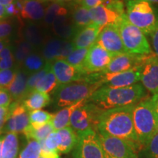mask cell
I'll use <instances>...</instances> for the list:
<instances>
[{
    "label": "cell",
    "instance_id": "cell-1",
    "mask_svg": "<svg viewBox=\"0 0 158 158\" xmlns=\"http://www.w3.org/2000/svg\"><path fill=\"white\" fill-rule=\"evenodd\" d=\"M134 106L135 104L104 110L100 116L97 132L123 139L139 152L141 147L133 120Z\"/></svg>",
    "mask_w": 158,
    "mask_h": 158
},
{
    "label": "cell",
    "instance_id": "cell-2",
    "mask_svg": "<svg viewBox=\"0 0 158 158\" xmlns=\"http://www.w3.org/2000/svg\"><path fill=\"white\" fill-rule=\"evenodd\" d=\"M146 95L145 88L141 84L120 88L102 86L87 99V101L102 110H106L136 104Z\"/></svg>",
    "mask_w": 158,
    "mask_h": 158
},
{
    "label": "cell",
    "instance_id": "cell-3",
    "mask_svg": "<svg viewBox=\"0 0 158 158\" xmlns=\"http://www.w3.org/2000/svg\"><path fill=\"white\" fill-rule=\"evenodd\" d=\"M133 120L138 142L142 149L158 130V118L152 98L143 99L135 104Z\"/></svg>",
    "mask_w": 158,
    "mask_h": 158
},
{
    "label": "cell",
    "instance_id": "cell-4",
    "mask_svg": "<svg viewBox=\"0 0 158 158\" xmlns=\"http://www.w3.org/2000/svg\"><path fill=\"white\" fill-rule=\"evenodd\" d=\"M99 83L92 84L76 81L58 85L53 92V103L56 108H64L82 100H87L97 89L101 87Z\"/></svg>",
    "mask_w": 158,
    "mask_h": 158
},
{
    "label": "cell",
    "instance_id": "cell-5",
    "mask_svg": "<svg viewBox=\"0 0 158 158\" xmlns=\"http://www.w3.org/2000/svg\"><path fill=\"white\" fill-rule=\"evenodd\" d=\"M126 16L132 24L150 35L158 26V15L151 3L143 0H127Z\"/></svg>",
    "mask_w": 158,
    "mask_h": 158
},
{
    "label": "cell",
    "instance_id": "cell-6",
    "mask_svg": "<svg viewBox=\"0 0 158 158\" xmlns=\"http://www.w3.org/2000/svg\"><path fill=\"white\" fill-rule=\"evenodd\" d=\"M116 26L128 54L147 55L152 53L145 35L128 21L126 13Z\"/></svg>",
    "mask_w": 158,
    "mask_h": 158
},
{
    "label": "cell",
    "instance_id": "cell-7",
    "mask_svg": "<svg viewBox=\"0 0 158 158\" xmlns=\"http://www.w3.org/2000/svg\"><path fill=\"white\" fill-rule=\"evenodd\" d=\"M102 110L92 102H86L76 108L70 118V127L77 133L89 130L97 131Z\"/></svg>",
    "mask_w": 158,
    "mask_h": 158
},
{
    "label": "cell",
    "instance_id": "cell-8",
    "mask_svg": "<svg viewBox=\"0 0 158 158\" xmlns=\"http://www.w3.org/2000/svg\"><path fill=\"white\" fill-rule=\"evenodd\" d=\"M92 23L103 28L108 25L117 24L125 14L122 0H106L102 5L89 10Z\"/></svg>",
    "mask_w": 158,
    "mask_h": 158
},
{
    "label": "cell",
    "instance_id": "cell-9",
    "mask_svg": "<svg viewBox=\"0 0 158 158\" xmlns=\"http://www.w3.org/2000/svg\"><path fill=\"white\" fill-rule=\"evenodd\" d=\"M78 134V141L73 151V158H104L97 131L89 130Z\"/></svg>",
    "mask_w": 158,
    "mask_h": 158
},
{
    "label": "cell",
    "instance_id": "cell-10",
    "mask_svg": "<svg viewBox=\"0 0 158 158\" xmlns=\"http://www.w3.org/2000/svg\"><path fill=\"white\" fill-rule=\"evenodd\" d=\"M98 134L104 158H138V152L127 141L114 136Z\"/></svg>",
    "mask_w": 158,
    "mask_h": 158
},
{
    "label": "cell",
    "instance_id": "cell-11",
    "mask_svg": "<svg viewBox=\"0 0 158 158\" xmlns=\"http://www.w3.org/2000/svg\"><path fill=\"white\" fill-rule=\"evenodd\" d=\"M115 56L116 54L108 52L98 43H94L89 48L83 70L86 74L102 72L107 68Z\"/></svg>",
    "mask_w": 158,
    "mask_h": 158
},
{
    "label": "cell",
    "instance_id": "cell-12",
    "mask_svg": "<svg viewBox=\"0 0 158 158\" xmlns=\"http://www.w3.org/2000/svg\"><path fill=\"white\" fill-rule=\"evenodd\" d=\"M9 107L10 114L4 125L2 133H23L30 125L29 111L21 102L14 101Z\"/></svg>",
    "mask_w": 158,
    "mask_h": 158
},
{
    "label": "cell",
    "instance_id": "cell-13",
    "mask_svg": "<svg viewBox=\"0 0 158 158\" xmlns=\"http://www.w3.org/2000/svg\"><path fill=\"white\" fill-rule=\"evenodd\" d=\"M95 43L112 54L116 55L128 54L124 48L121 35L116 24L108 25L103 27L99 34Z\"/></svg>",
    "mask_w": 158,
    "mask_h": 158
},
{
    "label": "cell",
    "instance_id": "cell-14",
    "mask_svg": "<svg viewBox=\"0 0 158 158\" xmlns=\"http://www.w3.org/2000/svg\"><path fill=\"white\" fill-rule=\"evenodd\" d=\"M41 55L47 62L52 63L59 59H65L74 51L72 42L62 39L47 40L43 46Z\"/></svg>",
    "mask_w": 158,
    "mask_h": 158
},
{
    "label": "cell",
    "instance_id": "cell-15",
    "mask_svg": "<svg viewBox=\"0 0 158 158\" xmlns=\"http://www.w3.org/2000/svg\"><path fill=\"white\" fill-rule=\"evenodd\" d=\"M150 54L141 55L134 54H122L115 56L110 64L102 73H116L124 72L131 69L141 67L149 58Z\"/></svg>",
    "mask_w": 158,
    "mask_h": 158
},
{
    "label": "cell",
    "instance_id": "cell-16",
    "mask_svg": "<svg viewBox=\"0 0 158 158\" xmlns=\"http://www.w3.org/2000/svg\"><path fill=\"white\" fill-rule=\"evenodd\" d=\"M141 81L143 87L152 94L158 93V58L154 53L142 65Z\"/></svg>",
    "mask_w": 158,
    "mask_h": 158
},
{
    "label": "cell",
    "instance_id": "cell-17",
    "mask_svg": "<svg viewBox=\"0 0 158 158\" xmlns=\"http://www.w3.org/2000/svg\"><path fill=\"white\" fill-rule=\"evenodd\" d=\"M51 64L52 70L55 74L59 85L81 81L85 76L87 75L68 64L64 59L54 61Z\"/></svg>",
    "mask_w": 158,
    "mask_h": 158
},
{
    "label": "cell",
    "instance_id": "cell-18",
    "mask_svg": "<svg viewBox=\"0 0 158 158\" xmlns=\"http://www.w3.org/2000/svg\"><path fill=\"white\" fill-rule=\"evenodd\" d=\"M102 27L92 23L76 31L73 38V44L76 48H89L96 42Z\"/></svg>",
    "mask_w": 158,
    "mask_h": 158
},
{
    "label": "cell",
    "instance_id": "cell-19",
    "mask_svg": "<svg viewBox=\"0 0 158 158\" xmlns=\"http://www.w3.org/2000/svg\"><path fill=\"white\" fill-rule=\"evenodd\" d=\"M21 38L30 43L37 49L42 48L46 42V34L38 23L27 21L21 27Z\"/></svg>",
    "mask_w": 158,
    "mask_h": 158
},
{
    "label": "cell",
    "instance_id": "cell-20",
    "mask_svg": "<svg viewBox=\"0 0 158 158\" xmlns=\"http://www.w3.org/2000/svg\"><path fill=\"white\" fill-rule=\"evenodd\" d=\"M45 9L40 0H23L21 19L37 23L44 19Z\"/></svg>",
    "mask_w": 158,
    "mask_h": 158
},
{
    "label": "cell",
    "instance_id": "cell-21",
    "mask_svg": "<svg viewBox=\"0 0 158 158\" xmlns=\"http://www.w3.org/2000/svg\"><path fill=\"white\" fill-rule=\"evenodd\" d=\"M28 78L29 76L22 69L18 68L14 81L7 89L14 101L22 102L27 98V85Z\"/></svg>",
    "mask_w": 158,
    "mask_h": 158
},
{
    "label": "cell",
    "instance_id": "cell-22",
    "mask_svg": "<svg viewBox=\"0 0 158 158\" xmlns=\"http://www.w3.org/2000/svg\"><path fill=\"white\" fill-rule=\"evenodd\" d=\"M52 30L55 35L62 40L73 38L76 33V29L68 15H60L53 23Z\"/></svg>",
    "mask_w": 158,
    "mask_h": 158
},
{
    "label": "cell",
    "instance_id": "cell-23",
    "mask_svg": "<svg viewBox=\"0 0 158 158\" xmlns=\"http://www.w3.org/2000/svg\"><path fill=\"white\" fill-rule=\"evenodd\" d=\"M23 24L22 19L8 20L4 19L0 21V40H5L10 42L12 38L15 37L21 38V31Z\"/></svg>",
    "mask_w": 158,
    "mask_h": 158
},
{
    "label": "cell",
    "instance_id": "cell-24",
    "mask_svg": "<svg viewBox=\"0 0 158 158\" xmlns=\"http://www.w3.org/2000/svg\"><path fill=\"white\" fill-rule=\"evenodd\" d=\"M87 100H82L72 106H67L63 108L62 109L59 110L56 114H53V118L51 120V123L54 126L55 130H62L63 128L70 126V118L76 108L81 106Z\"/></svg>",
    "mask_w": 158,
    "mask_h": 158
},
{
    "label": "cell",
    "instance_id": "cell-25",
    "mask_svg": "<svg viewBox=\"0 0 158 158\" xmlns=\"http://www.w3.org/2000/svg\"><path fill=\"white\" fill-rule=\"evenodd\" d=\"M61 137V143L59 146V153L68 154L73 150L78 141V134L70 126L57 130Z\"/></svg>",
    "mask_w": 158,
    "mask_h": 158
},
{
    "label": "cell",
    "instance_id": "cell-26",
    "mask_svg": "<svg viewBox=\"0 0 158 158\" xmlns=\"http://www.w3.org/2000/svg\"><path fill=\"white\" fill-rule=\"evenodd\" d=\"M50 95L44 92L34 90L29 94V96L22 102L24 107L29 111L35 110H40L50 103Z\"/></svg>",
    "mask_w": 158,
    "mask_h": 158
},
{
    "label": "cell",
    "instance_id": "cell-27",
    "mask_svg": "<svg viewBox=\"0 0 158 158\" xmlns=\"http://www.w3.org/2000/svg\"><path fill=\"white\" fill-rule=\"evenodd\" d=\"M2 158H16L19 152L18 134L7 133L2 138Z\"/></svg>",
    "mask_w": 158,
    "mask_h": 158
},
{
    "label": "cell",
    "instance_id": "cell-28",
    "mask_svg": "<svg viewBox=\"0 0 158 158\" xmlns=\"http://www.w3.org/2000/svg\"><path fill=\"white\" fill-rule=\"evenodd\" d=\"M47 63L41 54L35 52L26 58L20 68L29 76L43 70Z\"/></svg>",
    "mask_w": 158,
    "mask_h": 158
},
{
    "label": "cell",
    "instance_id": "cell-29",
    "mask_svg": "<svg viewBox=\"0 0 158 158\" xmlns=\"http://www.w3.org/2000/svg\"><path fill=\"white\" fill-rule=\"evenodd\" d=\"M37 49L23 38L18 40L14 45V57L18 68H20L27 56L36 52Z\"/></svg>",
    "mask_w": 158,
    "mask_h": 158
},
{
    "label": "cell",
    "instance_id": "cell-30",
    "mask_svg": "<svg viewBox=\"0 0 158 158\" xmlns=\"http://www.w3.org/2000/svg\"><path fill=\"white\" fill-rule=\"evenodd\" d=\"M54 130V127L51 122L40 126V127H32L30 124L24 131L23 135L26 136L27 139L31 138V139H35L37 141H40L45 139Z\"/></svg>",
    "mask_w": 158,
    "mask_h": 158
},
{
    "label": "cell",
    "instance_id": "cell-31",
    "mask_svg": "<svg viewBox=\"0 0 158 158\" xmlns=\"http://www.w3.org/2000/svg\"><path fill=\"white\" fill-rule=\"evenodd\" d=\"M68 10L62 4L55 2L49 5L45 11L43 21L46 25H52L55 19L60 15H68Z\"/></svg>",
    "mask_w": 158,
    "mask_h": 158
},
{
    "label": "cell",
    "instance_id": "cell-32",
    "mask_svg": "<svg viewBox=\"0 0 158 158\" xmlns=\"http://www.w3.org/2000/svg\"><path fill=\"white\" fill-rule=\"evenodd\" d=\"M59 83L55 76V74L53 72L52 68L43 77L35 86V90L39 92H44V93H50L57 87Z\"/></svg>",
    "mask_w": 158,
    "mask_h": 158
},
{
    "label": "cell",
    "instance_id": "cell-33",
    "mask_svg": "<svg viewBox=\"0 0 158 158\" xmlns=\"http://www.w3.org/2000/svg\"><path fill=\"white\" fill-rule=\"evenodd\" d=\"M73 23L76 27V31L92 23L89 10L81 5L76 7L73 13Z\"/></svg>",
    "mask_w": 158,
    "mask_h": 158
},
{
    "label": "cell",
    "instance_id": "cell-34",
    "mask_svg": "<svg viewBox=\"0 0 158 158\" xmlns=\"http://www.w3.org/2000/svg\"><path fill=\"white\" fill-rule=\"evenodd\" d=\"M18 68L14 57V45L9 44L0 53V70Z\"/></svg>",
    "mask_w": 158,
    "mask_h": 158
},
{
    "label": "cell",
    "instance_id": "cell-35",
    "mask_svg": "<svg viewBox=\"0 0 158 158\" xmlns=\"http://www.w3.org/2000/svg\"><path fill=\"white\" fill-rule=\"evenodd\" d=\"M41 155L40 142L35 139H27V143L20 152L18 158H39Z\"/></svg>",
    "mask_w": 158,
    "mask_h": 158
},
{
    "label": "cell",
    "instance_id": "cell-36",
    "mask_svg": "<svg viewBox=\"0 0 158 158\" xmlns=\"http://www.w3.org/2000/svg\"><path fill=\"white\" fill-rule=\"evenodd\" d=\"M140 158H158V130L138 152Z\"/></svg>",
    "mask_w": 158,
    "mask_h": 158
},
{
    "label": "cell",
    "instance_id": "cell-37",
    "mask_svg": "<svg viewBox=\"0 0 158 158\" xmlns=\"http://www.w3.org/2000/svg\"><path fill=\"white\" fill-rule=\"evenodd\" d=\"M89 48H76L64 60L85 73L83 68H84V63Z\"/></svg>",
    "mask_w": 158,
    "mask_h": 158
},
{
    "label": "cell",
    "instance_id": "cell-38",
    "mask_svg": "<svg viewBox=\"0 0 158 158\" xmlns=\"http://www.w3.org/2000/svg\"><path fill=\"white\" fill-rule=\"evenodd\" d=\"M53 114L43 110H35L29 111V121L32 127H40L51 122Z\"/></svg>",
    "mask_w": 158,
    "mask_h": 158
},
{
    "label": "cell",
    "instance_id": "cell-39",
    "mask_svg": "<svg viewBox=\"0 0 158 158\" xmlns=\"http://www.w3.org/2000/svg\"><path fill=\"white\" fill-rule=\"evenodd\" d=\"M51 68H52V64H51V63L48 62L43 70H41L40 71H39V72L36 73H34L29 76L27 85V97L29 96V94H30L31 92H32L33 91L35 90V86H36L37 83L39 82V81L40 80V79L42 78Z\"/></svg>",
    "mask_w": 158,
    "mask_h": 158
},
{
    "label": "cell",
    "instance_id": "cell-40",
    "mask_svg": "<svg viewBox=\"0 0 158 158\" xmlns=\"http://www.w3.org/2000/svg\"><path fill=\"white\" fill-rule=\"evenodd\" d=\"M18 68L0 70V87L7 89L10 86L16 76Z\"/></svg>",
    "mask_w": 158,
    "mask_h": 158
},
{
    "label": "cell",
    "instance_id": "cell-41",
    "mask_svg": "<svg viewBox=\"0 0 158 158\" xmlns=\"http://www.w3.org/2000/svg\"><path fill=\"white\" fill-rule=\"evenodd\" d=\"M12 97L8 90L5 88L0 87V107H8L12 103Z\"/></svg>",
    "mask_w": 158,
    "mask_h": 158
},
{
    "label": "cell",
    "instance_id": "cell-42",
    "mask_svg": "<svg viewBox=\"0 0 158 158\" xmlns=\"http://www.w3.org/2000/svg\"><path fill=\"white\" fill-rule=\"evenodd\" d=\"M106 0H81V5L86 8L87 10H90L94 7H98V6L102 5Z\"/></svg>",
    "mask_w": 158,
    "mask_h": 158
},
{
    "label": "cell",
    "instance_id": "cell-43",
    "mask_svg": "<svg viewBox=\"0 0 158 158\" xmlns=\"http://www.w3.org/2000/svg\"><path fill=\"white\" fill-rule=\"evenodd\" d=\"M152 38V46L155 51V54L158 58V26L155 30L150 35Z\"/></svg>",
    "mask_w": 158,
    "mask_h": 158
},
{
    "label": "cell",
    "instance_id": "cell-44",
    "mask_svg": "<svg viewBox=\"0 0 158 158\" xmlns=\"http://www.w3.org/2000/svg\"><path fill=\"white\" fill-rule=\"evenodd\" d=\"M10 114V107H0V121H7Z\"/></svg>",
    "mask_w": 158,
    "mask_h": 158
},
{
    "label": "cell",
    "instance_id": "cell-45",
    "mask_svg": "<svg viewBox=\"0 0 158 158\" xmlns=\"http://www.w3.org/2000/svg\"><path fill=\"white\" fill-rule=\"evenodd\" d=\"M7 19H8V15H7V12H6L5 7L0 4V21Z\"/></svg>",
    "mask_w": 158,
    "mask_h": 158
},
{
    "label": "cell",
    "instance_id": "cell-46",
    "mask_svg": "<svg viewBox=\"0 0 158 158\" xmlns=\"http://www.w3.org/2000/svg\"><path fill=\"white\" fill-rule=\"evenodd\" d=\"M152 100L154 107H155L156 114H157V116L158 118V93L156 94H154V96L152 98Z\"/></svg>",
    "mask_w": 158,
    "mask_h": 158
},
{
    "label": "cell",
    "instance_id": "cell-47",
    "mask_svg": "<svg viewBox=\"0 0 158 158\" xmlns=\"http://www.w3.org/2000/svg\"><path fill=\"white\" fill-rule=\"evenodd\" d=\"M9 44H10V42L8 40H0V53L2 51L4 48L6 46H7Z\"/></svg>",
    "mask_w": 158,
    "mask_h": 158
},
{
    "label": "cell",
    "instance_id": "cell-48",
    "mask_svg": "<svg viewBox=\"0 0 158 158\" xmlns=\"http://www.w3.org/2000/svg\"><path fill=\"white\" fill-rule=\"evenodd\" d=\"M15 0H0V4L2 5L3 6H7L10 5V4L13 3Z\"/></svg>",
    "mask_w": 158,
    "mask_h": 158
},
{
    "label": "cell",
    "instance_id": "cell-49",
    "mask_svg": "<svg viewBox=\"0 0 158 158\" xmlns=\"http://www.w3.org/2000/svg\"><path fill=\"white\" fill-rule=\"evenodd\" d=\"M39 158H60L59 153L55 154L54 155H40Z\"/></svg>",
    "mask_w": 158,
    "mask_h": 158
},
{
    "label": "cell",
    "instance_id": "cell-50",
    "mask_svg": "<svg viewBox=\"0 0 158 158\" xmlns=\"http://www.w3.org/2000/svg\"><path fill=\"white\" fill-rule=\"evenodd\" d=\"M2 138L3 136H0V158H2Z\"/></svg>",
    "mask_w": 158,
    "mask_h": 158
},
{
    "label": "cell",
    "instance_id": "cell-51",
    "mask_svg": "<svg viewBox=\"0 0 158 158\" xmlns=\"http://www.w3.org/2000/svg\"><path fill=\"white\" fill-rule=\"evenodd\" d=\"M6 122V120H4V121H0V134L2 133V130L4 127V125H5Z\"/></svg>",
    "mask_w": 158,
    "mask_h": 158
},
{
    "label": "cell",
    "instance_id": "cell-52",
    "mask_svg": "<svg viewBox=\"0 0 158 158\" xmlns=\"http://www.w3.org/2000/svg\"><path fill=\"white\" fill-rule=\"evenodd\" d=\"M143 1L148 2L149 3H158V0H143Z\"/></svg>",
    "mask_w": 158,
    "mask_h": 158
},
{
    "label": "cell",
    "instance_id": "cell-53",
    "mask_svg": "<svg viewBox=\"0 0 158 158\" xmlns=\"http://www.w3.org/2000/svg\"><path fill=\"white\" fill-rule=\"evenodd\" d=\"M42 2H50V1H56V0H40Z\"/></svg>",
    "mask_w": 158,
    "mask_h": 158
},
{
    "label": "cell",
    "instance_id": "cell-54",
    "mask_svg": "<svg viewBox=\"0 0 158 158\" xmlns=\"http://www.w3.org/2000/svg\"><path fill=\"white\" fill-rule=\"evenodd\" d=\"M71 1H75V2H80L81 0H71Z\"/></svg>",
    "mask_w": 158,
    "mask_h": 158
}]
</instances>
